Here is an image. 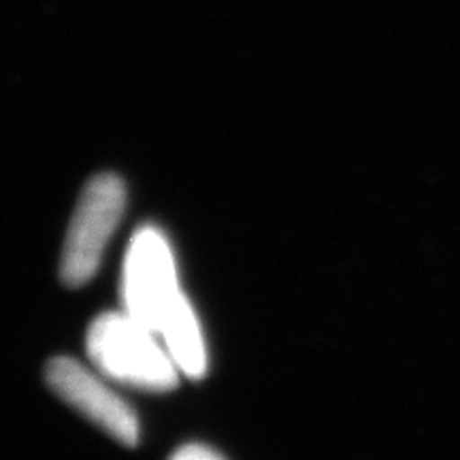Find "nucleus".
Masks as SVG:
<instances>
[{"instance_id":"f257e3e1","label":"nucleus","mask_w":460,"mask_h":460,"mask_svg":"<svg viewBox=\"0 0 460 460\" xmlns=\"http://www.w3.org/2000/svg\"><path fill=\"white\" fill-rule=\"evenodd\" d=\"M85 348L96 369L126 386L164 393L180 382V369L156 341V332L126 312L102 314L92 322Z\"/></svg>"},{"instance_id":"f03ea898","label":"nucleus","mask_w":460,"mask_h":460,"mask_svg":"<svg viewBox=\"0 0 460 460\" xmlns=\"http://www.w3.org/2000/svg\"><path fill=\"white\" fill-rule=\"evenodd\" d=\"M183 298L169 241L156 226H143L130 239L124 261V312L158 335Z\"/></svg>"},{"instance_id":"7ed1b4c3","label":"nucleus","mask_w":460,"mask_h":460,"mask_svg":"<svg viewBox=\"0 0 460 460\" xmlns=\"http://www.w3.org/2000/svg\"><path fill=\"white\" fill-rule=\"evenodd\" d=\"M126 186L113 172H102L88 181L79 197L60 261V279L79 288L99 271L102 252L122 220Z\"/></svg>"},{"instance_id":"20e7f679","label":"nucleus","mask_w":460,"mask_h":460,"mask_svg":"<svg viewBox=\"0 0 460 460\" xmlns=\"http://www.w3.org/2000/svg\"><path fill=\"white\" fill-rule=\"evenodd\" d=\"M45 382L54 390V394L84 413L115 441L128 447L139 444V420L128 402L107 388L99 377L92 376L77 360L66 356L51 358L45 367Z\"/></svg>"},{"instance_id":"39448f33","label":"nucleus","mask_w":460,"mask_h":460,"mask_svg":"<svg viewBox=\"0 0 460 460\" xmlns=\"http://www.w3.org/2000/svg\"><path fill=\"white\" fill-rule=\"evenodd\" d=\"M163 337L166 352L171 354L183 376L190 379H200L207 373V352L203 332H200L197 314L186 296L177 303V307L164 320L158 332Z\"/></svg>"},{"instance_id":"423d86ee","label":"nucleus","mask_w":460,"mask_h":460,"mask_svg":"<svg viewBox=\"0 0 460 460\" xmlns=\"http://www.w3.org/2000/svg\"><path fill=\"white\" fill-rule=\"evenodd\" d=\"M169 460H224V458L214 450H209V447L190 444V446L180 447V450L172 454Z\"/></svg>"}]
</instances>
